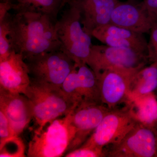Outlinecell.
I'll return each mask as SVG.
<instances>
[{"instance_id":"cell-1","label":"cell","mask_w":157,"mask_h":157,"mask_svg":"<svg viewBox=\"0 0 157 157\" xmlns=\"http://www.w3.org/2000/svg\"><path fill=\"white\" fill-rule=\"evenodd\" d=\"M56 22L49 15L37 11L22 10L11 14L9 38L12 50L24 59L61 50Z\"/></svg>"},{"instance_id":"cell-2","label":"cell","mask_w":157,"mask_h":157,"mask_svg":"<svg viewBox=\"0 0 157 157\" xmlns=\"http://www.w3.org/2000/svg\"><path fill=\"white\" fill-rule=\"evenodd\" d=\"M25 95L30 104L33 119L38 128L67 115L76 106L62 88L32 79Z\"/></svg>"},{"instance_id":"cell-3","label":"cell","mask_w":157,"mask_h":157,"mask_svg":"<svg viewBox=\"0 0 157 157\" xmlns=\"http://www.w3.org/2000/svg\"><path fill=\"white\" fill-rule=\"evenodd\" d=\"M69 113L35 130L29 143L28 156L59 157L67 151L76 134Z\"/></svg>"},{"instance_id":"cell-4","label":"cell","mask_w":157,"mask_h":157,"mask_svg":"<svg viewBox=\"0 0 157 157\" xmlns=\"http://www.w3.org/2000/svg\"><path fill=\"white\" fill-rule=\"evenodd\" d=\"M56 34L61 43V50L76 65L86 64L92 44L90 36L83 30L77 7L72 4L56 23Z\"/></svg>"},{"instance_id":"cell-5","label":"cell","mask_w":157,"mask_h":157,"mask_svg":"<svg viewBox=\"0 0 157 157\" xmlns=\"http://www.w3.org/2000/svg\"><path fill=\"white\" fill-rule=\"evenodd\" d=\"M138 121L132 104L121 109H110L81 146L104 150L119 141Z\"/></svg>"},{"instance_id":"cell-6","label":"cell","mask_w":157,"mask_h":157,"mask_svg":"<svg viewBox=\"0 0 157 157\" xmlns=\"http://www.w3.org/2000/svg\"><path fill=\"white\" fill-rule=\"evenodd\" d=\"M24 59L31 79L61 88L76 65L61 50L43 52Z\"/></svg>"},{"instance_id":"cell-7","label":"cell","mask_w":157,"mask_h":157,"mask_svg":"<svg viewBox=\"0 0 157 157\" xmlns=\"http://www.w3.org/2000/svg\"><path fill=\"white\" fill-rule=\"evenodd\" d=\"M108 146L105 157H157V132L138 121L119 141Z\"/></svg>"},{"instance_id":"cell-8","label":"cell","mask_w":157,"mask_h":157,"mask_svg":"<svg viewBox=\"0 0 157 157\" xmlns=\"http://www.w3.org/2000/svg\"><path fill=\"white\" fill-rule=\"evenodd\" d=\"M149 61L148 56L128 48L92 45L86 64L98 76L110 67L141 69Z\"/></svg>"},{"instance_id":"cell-9","label":"cell","mask_w":157,"mask_h":157,"mask_svg":"<svg viewBox=\"0 0 157 157\" xmlns=\"http://www.w3.org/2000/svg\"><path fill=\"white\" fill-rule=\"evenodd\" d=\"M140 70L110 67L101 71L97 78L102 103L109 109L123 103L131 104V84Z\"/></svg>"},{"instance_id":"cell-10","label":"cell","mask_w":157,"mask_h":157,"mask_svg":"<svg viewBox=\"0 0 157 157\" xmlns=\"http://www.w3.org/2000/svg\"><path fill=\"white\" fill-rule=\"evenodd\" d=\"M62 89L76 105L82 102L103 104L97 76L86 64H76L64 82Z\"/></svg>"},{"instance_id":"cell-11","label":"cell","mask_w":157,"mask_h":157,"mask_svg":"<svg viewBox=\"0 0 157 157\" xmlns=\"http://www.w3.org/2000/svg\"><path fill=\"white\" fill-rule=\"evenodd\" d=\"M110 109L100 103L82 102L76 105L69 113L70 122L76 134L67 153L81 146Z\"/></svg>"},{"instance_id":"cell-12","label":"cell","mask_w":157,"mask_h":157,"mask_svg":"<svg viewBox=\"0 0 157 157\" xmlns=\"http://www.w3.org/2000/svg\"><path fill=\"white\" fill-rule=\"evenodd\" d=\"M0 110L8 118L14 136H19L33 119L30 104L22 94L0 89Z\"/></svg>"},{"instance_id":"cell-13","label":"cell","mask_w":157,"mask_h":157,"mask_svg":"<svg viewBox=\"0 0 157 157\" xmlns=\"http://www.w3.org/2000/svg\"><path fill=\"white\" fill-rule=\"evenodd\" d=\"M30 82L27 65L21 54L13 51L0 61V89L25 95Z\"/></svg>"},{"instance_id":"cell-14","label":"cell","mask_w":157,"mask_h":157,"mask_svg":"<svg viewBox=\"0 0 157 157\" xmlns=\"http://www.w3.org/2000/svg\"><path fill=\"white\" fill-rule=\"evenodd\" d=\"M92 36L105 45L132 49L147 56L148 54V42L144 34L111 24L96 29L93 31Z\"/></svg>"},{"instance_id":"cell-15","label":"cell","mask_w":157,"mask_h":157,"mask_svg":"<svg viewBox=\"0 0 157 157\" xmlns=\"http://www.w3.org/2000/svg\"><path fill=\"white\" fill-rule=\"evenodd\" d=\"M141 3L118 2L111 15L110 24L140 33H150L156 21Z\"/></svg>"},{"instance_id":"cell-16","label":"cell","mask_w":157,"mask_h":157,"mask_svg":"<svg viewBox=\"0 0 157 157\" xmlns=\"http://www.w3.org/2000/svg\"><path fill=\"white\" fill-rule=\"evenodd\" d=\"M118 0H77L74 3L79 11L83 30L92 37L93 31L110 23Z\"/></svg>"},{"instance_id":"cell-17","label":"cell","mask_w":157,"mask_h":157,"mask_svg":"<svg viewBox=\"0 0 157 157\" xmlns=\"http://www.w3.org/2000/svg\"><path fill=\"white\" fill-rule=\"evenodd\" d=\"M157 89V63L142 68L136 74L131 84V103L135 98L153 93Z\"/></svg>"},{"instance_id":"cell-18","label":"cell","mask_w":157,"mask_h":157,"mask_svg":"<svg viewBox=\"0 0 157 157\" xmlns=\"http://www.w3.org/2000/svg\"><path fill=\"white\" fill-rule=\"evenodd\" d=\"M131 104L138 121L154 128L157 122V100L153 93L135 98Z\"/></svg>"},{"instance_id":"cell-19","label":"cell","mask_w":157,"mask_h":157,"mask_svg":"<svg viewBox=\"0 0 157 157\" xmlns=\"http://www.w3.org/2000/svg\"><path fill=\"white\" fill-rule=\"evenodd\" d=\"M21 5L15 8L16 11L29 10L42 12L50 16L55 21L58 18L59 11L61 8L57 0H19Z\"/></svg>"},{"instance_id":"cell-20","label":"cell","mask_w":157,"mask_h":157,"mask_svg":"<svg viewBox=\"0 0 157 157\" xmlns=\"http://www.w3.org/2000/svg\"><path fill=\"white\" fill-rule=\"evenodd\" d=\"M25 147L19 136H14L0 144V157L25 156Z\"/></svg>"},{"instance_id":"cell-21","label":"cell","mask_w":157,"mask_h":157,"mask_svg":"<svg viewBox=\"0 0 157 157\" xmlns=\"http://www.w3.org/2000/svg\"><path fill=\"white\" fill-rule=\"evenodd\" d=\"M11 14L8 12L0 19V61L8 57L13 51L9 38V22Z\"/></svg>"},{"instance_id":"cell-22","label":"cell","mask_w":157,"mask_h":157,"mask_svg":"<svg viewBox=\"0 0 157 157\" xmlns=\"http://www.w3.org/2000/svg\"><path fill=\"white\" fill-rule=\"evenodd\" d=\"M66 157H105L104 150L80 146L72 151L68 152L65 155Z\"/></svg>"},{"instance_id":"cell-23","label":"cell","mask_w":157,"mask_h":157,"mask_svg":"<svg viewBox=\"0 0 157 157\" xmlns=\"http://www.w3.org/2000/svg\"><path fill=\"white\" fill-rule=\"evenodd\" d=\"M150 34L147 54L149 61L157 63V21L154 23Z\"/></svg>"},{"instance_id":"cell-24","label":"cell","mask_w":157,"mask_h":157,"mask_svg":"<svg viewBox=\"0 0 157 157\" xmlns=\"http://www.w3.org/2000/svg\"><path fill=\"white\" fill-rule=\"evenodd\" d=\"M14 136L8 118L0 110V144Z\"/></svg>"},{"instance_id":"cell-25","label":"cell","mask_w":157,"mask_h":157,"mask_svg":"<svg viewBox=\"0 0 157 157\" xmlns=\"http://www.w3.org/2000/svg\"><path fill=\"white\" fill-rule=\"evenodd\" d=\"M142 6L155 20H157V0H144Z\"/></svg>"},{"instance_id":"cell-26","label":"cell","mask_w":157,"mask_h":157,"mask_svg":"<svg viewBox=\"0 0 157 157\" xmlns=\"http://www.w3.org/2000/svg\"></svg>"}]
</instances>
